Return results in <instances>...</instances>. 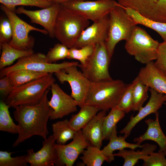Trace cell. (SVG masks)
<instances>
[{
  "instance_id": "obj_1",
  "label": "cell",
  "mask_w": 166,
  "mask_h": 166,
  "mask_svg": "<svg viewBox=\"0 0 166 166\" xmlns=\"http://www.w3.org/2000/svg\"><path fill=\"white\" fill-rule=\"evenodd\" d=\"M49 92L48 89L36 104L20 105L14 108V116L18 123L19 132L13 147L34 136H39L44 140L47 139L49 133L47 124L52 111L48 103Z\"/></svg>"
},
{
  "instance_id": "obj_2",
  "label": "cell",
  "mask_w": 166,
  "mask_h": 166,
  "mask_svg": "<svg viewBox=\"0 0 166 166\" xmlns=\"http://www.w3.org/2000/svg\"><path fill=\"white\" fill-rule=\"evenodd\" d=\"M127 85L118 79L91 82L84 104L108 111L118 105Z\"/></svg>"
},
{
  "instance_id": "obj_3",
  "label": "cell",
  "mask_w": 166,
  "mask_h": 166,
  "mask_svg": "<svg viewBox=\"0 0 166 166\" xmlns=\"http://www.w3.org/2000/svg\"><path fill=\"white\" fill-rule=\"evenodd\" d=\"M109 15L108 33L105 44L111 59L117 44L122 40H128L137 24L126 13L124 7L119 4Z\"/></svg>"
},
{
  "instance_id": "obj_4",
  "label": "cell",
  "mask_w": 166,
  "mask_h": 166,
  "mask_svg": "<svg viewBox=\"0 0 166 166\" xmlns=\"http://www.w3.org/2000/svg\"><path fill=\"white\" fill-rule=\"evenodd\" d=\"M89 24V20L61 6L54 25V37L69 49L73 47Z\"/></svg>"
},
{
  "instance_id": "obj_5",
  "label": "cell",
  "mask_w": 166,
  "mask_h": 166,
  "mask_svg": "<svg viewBox=\"0 0 166 166\" xmlns=\"http://www.w3.org/2000/svg\"><path fill=\"white\" fill-rule=\"evenodd\" d=\"M52 73L14 88L5 99V102L13 108L20 105H33L39 102L46 91L55 83Z\"/></svg>"
},
{
  "instance_id": "obj_6",
  "label": "cell",
  "mask_w": 166,
  "mask_h": 166,
  "mask_svg": "<svg viewBox=\"0 0 166 166\" xmlns=\"http://www.w3.org/2000/svg\"><path fill=\"white\" fill-rule=\"evenodd\" d=\"M125 41L124 48L126 52L138 62L146 64L156 59L159 43L141 27L136 26Z\"/></svg>"
},
{
  "instance_id": "obj_7",
  "label": "cell",
  "mask_w": 166,
  "mask_h": 166,
  "mask_svg": "<svg viewBox=\"0 0 166 166\" xmlns=\"http://www.w3.org/2000/svg\"><path fill=\"white\" fill-rule=\"evenodd\" d=\"M77 61H64L60 63H49L46 55L40 53L32 54L20 58L13 65L0 70V78L9 73L20 69H26L35 72L45 73H55L71 66H78Z\"/></svg>"
},
{
  "instance_id": "obj_8",
  "label": "cell",
  "mask_w": 166,
  "mask_h": 166,
  "mask_svg": "<svg viewBox=\"0 0 166 166\" xmlns=\"http://www.w3.org/2000/svg\"><path fill=\"white\" fill-rule=\"evenodd\" d=\"M60 4L69 11L95 22L109 14L118 3L114 0H74Z\"/></svg>"
},
{
  "instance_id": "obj_9",
  "label": "cell",
  "mask_w": 166,
  "mask_h": 166,
  "mask_svg": "<svg viewBox=\"0 0 166 166\" xmlns=\"http://www.w3.org/2000/svg\"><path fill=\"white\" fill-rule=\"evenodd\" d=\"M111 59L105 42L97 44L93 54L84 65H79L82 72L91 82L112 79L109 68Z\"/></svg>"
},
{
  "instance_id": "obj_10",
  "label": "cell",
  "mask_w": 166,
  "mask_h": 166,
  "mask_svg": "<svg viewBox=\"0 0 166 166\" xmlns=\"http://www.w3.org/2000/svg\"><path fill=\"white\" fill-rule=\"evenodd\" d=\"M0 9L9 18L12 25V37L8 43L11 46L21 50L33 49L35 40L33 37L29 35V32L35 31L45 34H48L45 30L36 28L22 20L17 15L15 12L11 11L2 4Z\"/></svg>"
},
{
  "instance_id": "obj_11",
  "label": "cell",
  "mask_w": 166,
  "mask_h": 166,
  "mask_svg": "<svg viewBox=\"0 0 166 166\" xmlns=\"http://www.w3.org/2000/svg\"><path fill=\"white\" fill-rule=\"evenodd\" d=\"M77 66H69L54 73L61 83H69L71 89V96L80 108L84 104L91 82L78 70Z\"/></svg>"
},
{
  "instance_id": "obj_12",
  "label": "cell",
  "mask_w": 166,
  "mask_h": 166,
  "mask_svg": "<svg viewBox=\"0 0 166 166\" xmlns=\"http://www.w3.org/2000/svg\"><path fill=\"white\" fill-rule=\"evenodd\" d=\"M118 3L149 19L166 23V0H118Z\"/></svg>"
},
{
  "instance_id": "obj_13",
  "label": "cell",
  "mask_w": 166,
  "mask_h": 166,
  "mask_svg": "<svg viewBox=\"0 0 166 166\" xmlns=\"http://www.w3.org/2000/svg\"><path fill=\"white\" fill-rule=\"evenodd\" d=\"M73 140L67 144H56L58 159L55 165L73 166L79 155L91 144L83 136L82 129L77 131Z\"/></svg>"
},
{
  "instance_id": "obj_14",
  "label": "cell",
  "mask_w": 166,
  "mask_h": 166,
  "mask_svg": "<svg viewBox=\"0 0 166 166\" xmlns=\"http://www.w3.org/2000/svg\"><path fill=\"white\" fill-rule=\"evenodd\" d=\"M50 89L52 96L48 103L52 111L49 119L54 120L62 118L77 111V103L65 92L57 83H54Z\"/></svg>"
},
{
  "instance_id": "obj_15",
  "label": "cell",
  "mask_w": 166,
  "mask_h": 166,
  "mask_svg": "<svg viewBox=\"0 0 166 166\" xmlns=\"http://www.w3.org/2000/svg\"><path fill=\"white\" fill-rule=\"evenodd\" d=\"M61 8L60 4L53 3L48 7L36 10H28L23 7H20L16 9L15 13L24 14L30 18L31 22L42 26L47 31L49 37L53 38L54 25Z\"/></svg>"
},
{
  "instance_id": "obj_16",
  "label": "cell",
  "mask_w": 166,
  "mask_h": 166,
  "mask_svg": "<svg viewBox=\"0 0 166 166\" xmlns=\"http://www.w3.org/2000/svg\"><path fill=\"white\" fill-rule=\"evenodd\" d=\"M56 140L53 135L49 136L42 142L41 148L35 152L28 149L25 155L26 162L31 166H53L55 165L58 155L55 148Z\"/></svg>"
},
{
  "instance_id": "obj_17",
  "label": "cell",
  "mask_w": 166,
  "mask_h": 166,
  "mask_svg": "<svg viewBox=\"0 0 166 166\" xmlns=\"http://www.w3.org/2000/svg\"><path fill=\"white\" fill-rule=\"evenodd\" d=\"M151 96L147 103L142 107L135 116H132L130 121L126 126L119 133L124 134L123 136L126 139L136 125L146 116L152 113L156 114L163 104L166 102V94L159 93L154 89H149Z\"/></svg>"
},
{
  "instance_id": "obj_18",
  "label": "cell",
  "mask_w": 166,
  "mask_h": 166,
  "mask_svg": "<svg viewBox=\"0 0 166 166\" xmlns=\"http://www.w3.org/2000/svg\"><path fill=\"white\" fill-rule=\"evenodd\" d=\"M109 14L85 28L73 47L79 48L86 45L105 42L108 33Z\"/></svg>"
},
{
  "instance_id": "obj_19",
  "label": "cell",
  "mask_w": 166,
  "mask_h": 166,
  "mask_svg": "<svg viewBox=\"0 0 166 166\" xmlns=\"http://www.w3.org/2000/svg\"><path fill=\"white\" fill-rule=\"evenodd\" d=\"M137 76L149 88L166 94V76L155 66L153 61L141 68Z\"/></svg>"
},
{
  "instance_id": "obj_20",
  "label": "cell",
  "mask_w": 166,
  "mask_h": 166,
  "mask_svg": "<svg viewBox=\"0 0 166 166\" xmlns=\"http://www.w3.org/2000/svg\"><path fill=\"white\" fill-rule=\"evenodd\" d=\"M155 120L149 119L145 120L148 125L146 132L138 137L135 138L134 142L140 144L146 140H151L156 143L159 147V151L163 152L166 156V136L162 130L159 121V113L156 114Z\"/></svg>"
},
{
  "instance_id": "obj_21",
  "label": "cell",
  "mask_w": 166,
  "mask_h": 166,
  "mask_svg": "<svg viewBox=\"0 0 166 166\" xmlns=\"http://www.w3.org/2000/svg\"><path fill=\"white\" fill-rule=\"evenodd\" d=\"M106 112L101 111L82 129L83 136L91 145L101 148L103 140L102 124Z\"/></svg>"
},
{
  "instance_id": "obj_22",
  "label": "cell",
  "mask_w": 166,
  "mask_h": 166,
  "mask_svg": "<svg viewBox=\"0 0 166 166\" xmlns=\"http://www.w3.org/2000/svg\"><path fill=\"white\" fill-rule=\"evenodd\" d=\"M117 128L116 126L114 128L109 138V143L101 150L103 154L107 157V162L108 163H110L114 160L115 156L113 152L115 151L125 148L135 149L138 148H142L143 146V144L141 145L127 142L123 136H118Z\"/></svg>"
},
{
  "instance_id": "obj_23",
  "label": "cell",
  "mask_w": 166,
  "mask_h": 166,
  "mask_svg": "<svg viewBox=\"0 0 166 166\" xmlns=\"http://www.w3.org/2000/svg\"><path fill=\"white\" fill-rule=\"evenodd\" d=\"M157 146L154 144H143L142 150L135 151L134 149L127 150L125 149L119 151L117 153H113L114 156L121 157L124 160L123 166H133L139 160L144 156L148 155L154 152Z\"/></svg>"
},
{
  "instance_id": "obj_24",
  "label": "cell",
  "mask_w": 166,
  "mask_h": 166,
  "mask_svg": "<svg viewBox=\"0 0 166 166\" xmlns=\"http://www.w3.org/2000/svg\"><path fill=\"white\" fill-rule=\"evenodd\" d=\"M78 113L72 115L69 120L70 126L76 131L82 129L95 117L99 109L96 107L84 104Z\"/></svg>"
},
{
  "instance_id": "obj_25",
  "label": "cell",
  "mask_w": 166,
  "mask_h": 166,
  "mask_svg": "<svg viewBox=\"0 0 166 166\" xmlns=\"http://www.w3.org/2000/svg\"><path fill=\"white\" fill-rule=\"evenodd\" d=\"M2 53L0 59V69L10 66L16 60L28 56L33 53V49L21 50L10 45L7 42L0 43Z\"/></svg>"
},
{
  "instance_id": "obj_26",
  "label": "cell",
  "mask_w": 166,
  "mask_h": 166,
  "mask_svg": "<svg viewBox=\"0 0 166 166\" xmlns=\"http://www.w3.org/2000/svg\"><path fill=\"white\" fill-rule=\"evenodd\" d=\"M124 7L126 13L137 25H142L152 29L160 35L164 41H166V23L152 20L144 17L130 8Z\"/></svg>"
},
{
  "instance_id": "obj_27",
  "label": "cell",
  "mask_w": 166,
  "mask_h": 166,
  "mask_svg": "<svg viewBox=\"0 0 166 166\" xmlns=\"http://www.w3.org/2000/svg\"><path fill=\"white\" fill-rule=\"evenodd\" d=\"M52 129L53 135L57 144L60 145L65 144L67 141L73 139L77 132L70 126L69 120L67 119L53 124Z\"/></svg>"
},
{
  "instance_id": "obj_28",
  "label": "cell",
  "mask_w": 166,
  "mask_h": 166,
  "mask_svg": "<svg viewBox=\"0 0 166 166\" xmlns=\"http://www.w3.org/2000/svg\"><path fill=\"white\" fill-rule=\"evenodd\" d=\"M125 113L117 106L112 108L105 117L103 122V140H109L117 124L125 116Z\"/></svg>"
},
{
  "instance_id": "obj_29",
  "label": "cell",
  "mask_w": 166,
  "mask_h": 166,
  "mask_svg": "<svg viewBox=\"0 0 166 166\" xmlns=\"http://www.w3.org/2000/svg\"><path fill=\"white\" fill-rule=\"evenodd\" d=\"M47 74L26 69H20L12 71L6 75L9 77L15 88L43 77Z\"/></svg>"
},
{
  "instance_id": "obj_30",
  "label": "cell",
  "mask_w": 166,
  "mask_h": 166,
  "mask_svg": "<svg viewBox=\"0 0 166 166\" xmlns=\"http://www.w3.org/2000/svg\"><path fill=\"white\" fill-rule=\"evenodd\" d=\"M100 149L90 144L84 150L80 158L85 165L101 166L105 161L107 162V158Z\"/></svg>"
},
{
  "instance_id": "obj_31",
  "label": "cell",
  "mask_w": 166,
  "mask_h": 166,
  "mask_svg": "<svg viewBox=\"0 0 166 166\" xmlns=\"http://www.w3.org/2000/svg\"><path fill=\"white\" fill-rule=\"evenodd\" d=\"M10 106L5 101L0 102V130L13 134H18L19 128L14 122L10 115Z\"/></svg>"
},
{
  "instance_id": "obj_32",
  "label": "cell",
  "mask_w": 166,
  "mask_h": 166,
  "mask_svg": "<svg viewBox=\"0 0 166 166\" xmlns=\"http://www.w3.org/2000/svg\"><path fill=\"white\" fill-rule=\"evenodd\" d=\"M136 82L132 90V110L139 111L142 107L144 102L148 98V91L149 88L143 83L138 77H136Z\"/></svg>"
},
{
  "instance_id": "obj_33",
  "label": "cell",
  "mask_w": 166,
  "mask_h": 166,
  "mask_svg": "<svg viewBox=\"0 0 166 166\" xmlns=\"http://www.w3.org/2000/svg\"><path fill=\"white\" fill-rule=\"evenodd\" d=\"M0 2L14 12L17 6H34L42 9L48 7L54 3L51 0H0Z\"/></svg>"
},
{
  "instance_id": "obj_34",
  "label": "cell",
  "mask_w": 166,
  "mask_h": 166,
  "mask_svg": "<svg viewBox=\"0 0 166 166\" xmlns=\"http://www.w3.org/2000/svg\"><path fill=\"white\" fill-rule=\"evenodd\" d=\"M95 45H90L79 48L74 47L69 48V54L67 58L77 60L80 62L81 65H84L93 53Z\"/></svg>"
},
{
  "instance_id": "obj_35",
  "label": "cell",
  "mask_w": 166,
  "mask_h": 166,
  "mask_svg": "<svg viewBox=\"0 0 166 166\" xmlns=\"http://www.w3.org/2000/svg\"><path fill=\"white\" fill-rule=\"evenodd\" d=\"M69 48L61 43H57L50 49L46 55L48 63H52L67 58Z\"/></svg>"
},
{
  "instance_id": "obj_36",
  "label": "cell",
  "mask_w": 166,
  "mask_h": 166,
  "mask_svg": "<svg viewBox=\"0 0 166 166\" xmlns=\"http://www.w3.org/2000/svg\"><path fill=\"white\" fill-rule=\"evenodd\" d=\"M136 81V78L132 83L127 85L125 90L117 106L125 113H129L132 110V90Z\"/></svg>"
},
{
  "instance_id": "obj_37",
  "label": "cell",
  "mask_w": 166,
  "mask_h": 166,
  "mask_svg": "<svg viewBox=\"0 0 166 166\" xmlns=\"http://www.w3.org/2000/svg\"><path fill=\"white\" fill-rule=\"evenodd\" d=\"M13 152L0 151V166H26L25 156L12 157Z\"/></svg>"
},
{
  "instance_id": "obj_38",
  "label": "cell",
  "mask_w": 166,
  "mask_h": 166,
  "mask_svg": "<svg viewBox=\"0 0 166 166\" xmlns=\"http://www.w3.org/2000/svg\"><path fill=\"white\" fill-rule=\"evenodd\" d=\"M165 155L162 152H154L150 155L144 156L141 159L144 161V166H166Z\"/></svg>"
},
{
  "instance_id": "obj_39",
  "label": "cell",
  "mask_w": 166,
  "mask_h": 166,
  "mask_svg": "<svg viewBox=\"0 0 166 166\" xmlns=\"http://www.w3.org/2000/svg\"><path fill=\"white\" fill-rule=\"evenodd\" d=\"M12 28L10 20L7 17H2L0 22V43L4 42L9 43L12 39Z\"/></svg>"
},
{
  "instance_id": "obj_40",
  "label": "cell",
  "mask_w": 166,
  "mask_h": 166,
  "mask_svg": "<svg viewBox=\"0 0 166 166\" xmlns=\"http://www.w3.org/2000/svg\"><path fill=\"white\" fill-rule=\"evenodd\" d=\"M155 66L166 76V41L159 43Z\"/></svg>"
},
{
  "instance_id": "obj_41",
  "label": "cell",
  "mask_w": 166,
  "mask_h": 166,
  "mask_svg": "<svg viewBox=\"0 0 166 166\" xmlns=\"http://www.w3.org/2000/svg\"><path fill=\"white\" fill-rule=\"evenodd\" d=\"M14 89V86L7 75L0 78V93L2 98H6Z\"/></svg>"
},
{
  "instance_id": "obj_42",
  "label": "cell",
  "mask_w": 166,
  "mask_h": 166,
  "mask_svg": "<svg viewBox=\"0 0 166 166\" xmlns=\"http://www.w3.org/2000/svg\"><path fill=\"white\" fill-rule=\"evenodd\" d=\"M51 1L54 3H57L59 4H60L61 3L69 1L70 0H51ZM80 0V1H85V0Z\"/></svg>"
},
{
  "instance_id": "obj_43",
  "label": "cell",
  "mask_w": 166,
  "mask_h": 166,
  "mask_svg": "<svg viewBox=\"0 0 166 166\" xmlns=\"http://www.w3.org/2000/svg\"><path fill=\"white\" fill-rule=\"evenodd\" d=\"M164 104L165 105H166V102H165L164 103Z\"/></svg>"
}]
</instances>
